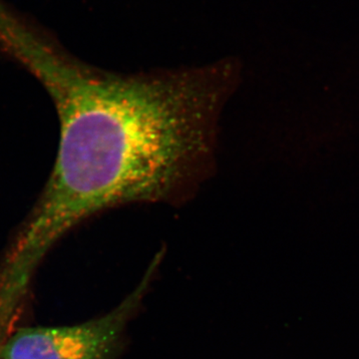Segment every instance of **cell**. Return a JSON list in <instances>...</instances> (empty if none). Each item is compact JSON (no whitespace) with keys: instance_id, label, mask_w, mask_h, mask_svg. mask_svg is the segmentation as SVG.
<instances>
[{"instance_id":"1","label":"cell","mask_w":359,"mask_h":359,"mask_svg":"<svg viewBox=\"0 0 359 359\" xmlns=\"http://www.w3.org/2000/svg\"><path fill=\"white\" fill-rule=\"evenodd\" d=\"M6 50L43 85L60 123L50 178L11 245L23 263L36 266L93 215L170 199L199 176L230 83L223 71L118 76L27 32Z\"/></svg>"},{"instance_id":"2","label":"cell","mask_w":359,"mask_h":359,"mask_svg":"<svg viewBox=\"0 0 359 359\" xmlns=\"http://www.w3.org/2000/svg\"><path fill=\"white\" fill-rule=\"evenodd\" d=\"M157 266L155 261L137 289L101 318L78 325L14 330L0 346V359H114Z\"/></svg>"}]
</instances>
